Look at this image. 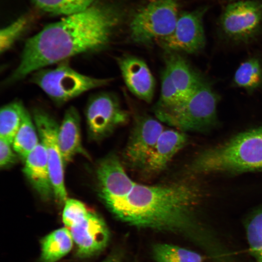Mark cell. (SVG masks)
Returning a JSON list of instances; mask_svg holds the SVG:
<instances>
[{"label":"cell","instance_id":"obj_24","mask_svg":"<svg viewBox=\"0 0 262 262\" xmlns=\"http://www.w3.org/2000/svg\"><path fill=\"white\" fill-rule=\"evenodd\" d=\"M235 83L247 89L259 87L262 82V68L259 61L252 58L243 63L235 72Z\"/></svg>","mask_w":262,"mask_h":262},{"label":"cell","instance_id":"obj_27","mask_svg":"<svg viewBox=\"0 0 262 262\" xmlns=\"http://www.w3.org/2000/svg\"><path fill=\"white\" fill-rule=\"evenodd\" d=\"M89 212L85 205L80 201L67 198L65 202L63 222L66 227L71 229L81 223Z\"/></svg>","mask_w":262,"mask_h":262},{"label":"cell","instance_id":"obj_6","mask_svg":"<svg viewBox=\"0 0 262 262\" xmlns=\"http://www.w3.org/2000/svg\"><path fill=\"white\" fill-rule=\"evenodd\" d=\"M175 0H154L139 9L130 24V34L134 43L148 45L170 35L179 18Z\"/></svg>","mask_w":262,"mask_h":262},{"label":"cell","instance_id":"obj_15","mask_svg":"<svg viewBox=\"0 0 262 262\" xmlns=\"http://www.w3.org/2000/svg\"><path fill=\"white\" fill-rule=\"evenodd\" d=\"M23 172L33 187L43 200H50L54 195L47 157L41 143L30 153L25 160Z\"/></svg>","mask_w":262,"mask_h":262},{"label":"cell","instance_id":"obj_10","mask_svg":"<svg viewBox=\"0 0 262 262\" xmlns=\"http://www.w3.org/2000/svg\"><path fill=\"white\" fill-rule=\"evenodd\" d=\"M224 33L236 40H248L262 25V3L255 0H238L229 3L220 20Z\"/></svg>","mask_w":262,"mask_h":262},{"label":"cell","instance_id":"obj_30","mask_svg":"<svg viewBox=\"0 0 262 262\" xmlns=\"http://www.w3.org/2000/svg\"><path fill=\"white\" fill-rule=\"evenodd\" d=\"M228 0L230 1V2H232V1H236L238 0Z\"/></svg>","mask_w":262,"mask_h":262},{"label":"cell","instance_id":"obj_20","mask_svg":"<svg viewBox=\"0 0 262 262\" xmlns=\"http://www.w3.org/2000/svg\"><path fill=\"white\" fill-rule=\"evenodd\" d=\"M24 105L16 100L2 106L0 113V138L12 145L21 123Z\"/></svg>","mask_w":262,"mask_h":262},{"label":"cell","instance_id":"obj_12","mask_svg":"<svg viewBox=\"0 0 262 262\" xmlns=\"http://www.w3.org/2000/svg\"><path fill=\"white\" fill-rule=\"evenodd\" d=\"M77 254L85 258L93 256L107 246L110 234L104 220L97 213L89 211L79 224L69 229Z\"/></svg>","mask_w":262,"mask_h":262},{"label":"cell","instance_id":"obj_3","mask_svg":"<svg viewBox=\"0 0 262 262\" xmlns=\"http://www.w3.org/2000/svg\"><path fill=\"white\" fill-rule=\"evenodd\" d=\"M262 171V127L241 132L199 153L188 166L190 175Z\"/></svg>","mask_w":262,"mask_h":262},{"label":"cell","instance_id":"obj_17","mask_svg":"<svg viewBox=\"0 0 262 262\" xmlns=\"http://www.w3.org/2000/svg\"><path fill=\"white\" fill-rule=\"evenodd\" d=\"M58 142L64 164L78 153H83L81 144L80 117L77 109L70 106L66 111L58 132Z\"/></svg>","mask_w":262,"mask_h":262},{"label":"cell","instance_id":"obj_18","mask_svg":"<svg viewBox=\"0 0 262 262\" xmlns=\"http://www.w3.org/2000/svg\"><path fill=\"white\" fill-rule=\"evenodd\" d=\"M74 242L69 229L65 227L53 231L41 241L42 262H56L71 249Z\"/></svg>","mask_w":262,"mask_h":262},{"label":"cell","instance_id":"obj_16","mask_svg":"<svg viewBox=\"0 0 262 262\" xmlns=\"http://www.w3.org/2000/svg\"><path fill=\"white\" fill-rule=\"evenodd\" d=\"M165 68L174 84L186 98L197 88L203 80L179 52L166 51Z\"/></svg>","mask_w":262,"mask_h":262},{"label":"cell","instance_id":"obj_21","mask_svg":"<svg viewBox=\"0 0 262 262\" xmlns=\"http://www.w3.org/2000/svg\"><path fill=\"white\" fill-rule=\"evenodd\" d=\"M156 262H203L199 254L173 245L157 244L153 248Z\"/></svg>","mask_w":262,"mask_h":262},{"label":"cell","instance_id":"obj_1","mask_svg":"<svg viewBox=\"0 0 262 262\" xmlns=\"http://www.w3.org/2000/svg\"><path fill=\"white\" fill-rule=\"evenodd\" d=\"M118 21L113 9L92 5L47 25L27 40L18 65L4 84L15 83L70 57L105 50L112 42Z\"/></svg>","mask_w":262,"mask_h":262},{"label":"cell","instance_id":"obj_7","mask_svg":"<svg viewBox=\"0 0 262 262\" xmlns=\"http://www.w3.org/2000/svg\"><path fill=\"white\" fill-rule=\"evenodd\" d=\"M32 118L45 147L54 197L60 203H65L67 193L64 182V161L58 142L60 125L46 111L35 108Z\"/></svg>","mask_w":262,"mask_h":262},{"label":"cell","instance_id":"obj_9","mask_svg":"<svg viewBox=\"0 0 262 262\" xmlns=\"http://www.w3.org/2000/svg\"><path fill=\"white\" fill-rule=\"evenodd\" d=\"M164 130L159 120L152 116L135 115L123 152L125 164L133 169L142 171Z\"/></svg>","mask_w":262,"mask_h":262},{"label":"cell","instance_id":"obj_28","mask_svg":"<svg viewBox=\"0 0 262 262\" xmlns=\"http://www.w3.org/2000/svg\"><path fill=\"white\" fill-rule=\"evenodd\" d=\"M11 144L0 138V166L6 167L14 164L16 156L11 147Z\"/></svg>","mask_w":262,"mask_h":262},{"label":"cell","instance_id":"obj_13","mask_svg":"<svg viewBox=\"0 0 262 262\" xmlns=\"http://www.w3.org/2000/svg\"><path fill=\"white\" fill-rule=\"evenodd\" d=\"M116 62L129 90L139 99L150 103L154 96L155 81L147 63L130 54L117 57Z\"/></svg>","mask_w":262,"mask_h":262},{"label":"cell","instance_id":"obj_23","mask_svg":"<svg viewBox=\"0 0 262 262\" xmlns=\"http://www.w3.org/2000/svg\"><path fill=\"white\" fill-rule=\"evenodd\" d=\"M184 99L164 68L161 76L160 97L153 108L154 114L171 110L180 104Z\"/></svg>","mask_w":262,"mask_h":262},{"label":"cell","instance_id":"obj_8","mask_svg":"<svg viewBox=\"0 0 262 262\" xmlns=\"http://www.w3.org/2000/svg\"><path fill=\"white\" fill-rule=\"evenodd\" d=\"M85 116L89 135L98 140L127 124L129 112L121 106L116 96L101 92L92 96L86 105Z\"/></svg>","mask_w":262,"mask_h":262},{"label":"cell","instance_id":"obj_29","mask_svg":"<svg viewBox=\"0 0 262 262\" xmlns=\"http://www.w3.org/2000/svg\"><path fill=\"white\" fill-rule=\"evenodd\" d=\"M102 262H122L121 258L116 255H114L110 256Z\"/></svg>","mask_w":262,"mask_h":262},{"label":"cell","instance_id":"obj_22","mask_svg":"<svg viewBox=\"0 0 262 262\" xmlns=\"http://www.w3.org/2000/svg\"><path fill=\"white\" fill-rule=\"evenodd\" d=\"M245 228L250 252L258 262H262V207L249 215Z\"/></svg>","mask_w":262,"mask_h":262},{"label":"cell","instance_id":"obj_2","mask_svg":"<svg viewBox=\"0 0 262 262\" xmlns=\"http://www.w3.org/2000/svg\"><path fill=\"white\" fill-rule=\"evenodd\" d=\"M199 198V190L185 179L151 185L134 181L126 194L104 203L117 219L131 226L199 241L201 230L194 210Z\"/></svg>","mask_w":262,"mask_h":262},{"label":"cell","instance_id":"obj_14","mask_svg":"<svg viewBox=\"0 0 262 262\" xmlns=\"http://www.w3.org/2000/svg\"><path fill=\"white\" fill-rule=\"evenodd\" d=\"M187 139L184 132L164 129L142 170L145 174L151 176L164 171L174 156L186 145Z\"/></svg>","mask_w":262,"mask_h":262},{"label":"cell","instance_id":"obj_19","mask_svg":"<svg viewBox=\"0 0 262 262\" xmlns=\"http://www.w3.org/2000/svg\"><path fill=\"white\" fill-rule=\"evenodd\" d=\"M36 131L33 118L24 106L21 125L12 144L14 150L24 161L39 143Z\"/></svg>","mask_w":262,"mask_h":262},{"label":"cell","instance_id":"obj_5","mask_svg":"<svg viewBox=\"0 0 262 262\" xmlns=\"http://www.w3.org/2000/svg\"><path fill=\"white\" fill-rule=\"evenodd\" d=\"M53 68H42L32 73L31 81L40 87L57 105L82 94L109 84L112 78H97L83 75L66 62Z\"/></svg>","mask_w":262,"mask_h":262},{"label":"cell","instance_id":"obj_25","mask_svg":"<svg viewBox=\"0 0 262 262\" xmlns=\"http://www.w3.org/2000/svg\"><path fill=\"white\" fill-rule=\"evenodd\" d=\"M95 0H33L43 10L53 14L68 16L92 6Z\"/></svg>","mask_w":262,"mask_h":262},{"label":"cell","instance_id":"obj_11","mask_svg":"<svg viewBox=\"0 0 262 262\" xmlns=\"http://www.w3.org/2000/svg\"><path fill=\"white\" fill-rule=\"evenodd\" d=\"M206 11L201 8L179 16L173 32L158 41L165 51L192 54L204 48L206 40L202 18Z\"/></svg>","mask_w":262,"mask_h":262},{"label":"cell","instance_id":"obj_4","mask_svg":"<svg viewBox=\"0 0 262 262\" xmlns=\"http://www.w3.org/2000/svg\"><path fill=\"white\" fill-rule=\"evenodd\" d=\"M216 105L215 94L203 80L180 104L155 115L160 121L182 132L203 131L212 128L217 122Z\"/></svg>","mask_w":262,"mask_h":262},{"label":"cell","instance_id":"obj_26","mask_svg":"<svg viewBox=\"0 0 262 262\" xmlns=\"http://www.w3.org/2000/svg\"><path fill=\"white\" fill-rule=\"evenodd\" d=\"M28 21L26 17H21L0 30V52L9 50L26 30Z\"/></svg>","mask_w":262,"mask_h":262}]
</instances>
